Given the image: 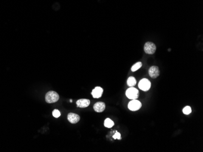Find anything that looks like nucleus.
<instances>
[{"instance_id":"obj_1","label":"nucleus","mask_w":203,"mask_h":152,"mask_svg":"<svg viewBox=\"0 0 203 152\" xmlns=\"http://www.w3.org/2000/svg\"><path fill=\"white\" fill-rule=\"evenodd\" d=\"M59 99L58 94L54 91L48 92L45 96V100L48 103H54L58 101Z\"/></svg>"},{"instance_id":"obj_2","label":"nucleus","mask_w":203,"mask_h":152,"mask_svg":"<svg viewBox=\"0 0 203 152\" xmlns=\"http://www.w3.org/2000/svg\"><path fill=\"white\" fill-rule=\"evenodd\" d=\"M139 93L138 89L133 87L128 89L126 91V96L130 99H137L139 97Z\"/></svg>"},{"instance_id":"obj_3","label":"nucleus","mask_w":203,"mask_h":152,"mask_svg":"<svg viewBox=\"0 0 203 152\" xmlns=\"http://www.w3.org/2000/svg\"><path fill=\"white\" fill-rule=\"evenodd\" d=\"M128 108L131 111H137L142 107L141 102L137 99H132L128 105Z\"/></svg>"},{"instance_id":"obj_4","label":"nucleus","mask_w":203,"mask_h":152,"mask_svg":"<svg viewBox=\"0 0 203 152\" xmlns=\"http://www.w3.org/2000/svg\"><path fill=\"white\" fill-rule=\"evenodd\" d=\"M156 50V45L152 42H147L144 45V51L147 54L152 55Z\"/></svg>"},{"instance_id":"obj_5","label":"nucleus","mask_w":203,"mask_h":152,"mask_svg":"<svg viewBox=\"0 0 203 152\" xmlns=\"http://www.w3.org/2000/svg\"><path fill=\"white\" fill-rule=\"evenodd\" d=\"M151 87V83L150 81L146 79V78H144L142 80H141L139 83V88L143 90V91H148Z\"/></svg>"},{"instance_id":"obj_6","label":"nucleus","mask_w":203,"mask_h":152,"mask_svg":"<svg viewBox=\"0 0 203 152\" xmlns=\"http://www.w3.org/2000/svg\"><path fill=\"white\" fill-rule=\"evenodd\" d=\"M148 73L150 77L152 78H156L157 77H159V75L160 74L159 69L158 66H151L148 70Z\"/></svg>"},{"instance_id":"obj_7","label":"nucleus","mask_w":203,"mask_h":152,"mask_svg":"<svg viewBox=\"0 0 203 152\" xmlns=\"http://www.w3.org/2000/svg\"><path fill=\"white\" fill-rule=\"evenodd\" d=\"M80 117L79 115H77L76 113H70L67 115V120L71 124H76L80 121Z\"/></svg>"},{"instance_id":"obj_8","label":"nucleus","mask_w":203,"mask_h":152,"mask_svg":"<svg viewBox=\"0 0 203 152\" xmlns=\"http://www.w3.org/2000/svg\"><path fill=\"white\" fill-rule=\"evenodd\" d=\"M94 110L98 113L102 112L105 109V104L103 102H98L94 105Z\"/></svg>"},{"instance_id":"obj_9","label":"nucleus","mask_w":203,"mask_h":152,"mask_svg":"<svg viewBox=\"0 0 203 152\" xmlns=\"http://www.w3.org/2000/svg\"><path fill=\"white\" fill-rule=\"evenodd\" d=\"M104 90L100 87H96L92 91V95L94 98H99L102 95Z\"/></svg>"},{"instance_id":"obj_10","label":"nucleus","mask_w":203,"mask_h":152,"mask_svg":"<svg viewBox=\"0 0 203 152\" xmlns=\"http://www.w3.org/2000/svg\"><path fill=\"white\" fill-rule=\"evenodd\" d=\"M77 106L80 108H85L90 104V101L87 99H80L76 102Z\"/></svg>"},{"instance_id":"obj_11","label":"nucleus","mask_w":203,"mask_h":152,"mask_svg":"<svg viewBox=\"0 0 203 152\" xmlns=\"http://www.w3.org/2000/svg\"><path fill=\"white\" fill-rule=\"evenodd\" d=\"M136 84V80L135 79L134 77H130L128 80H127V85L131 87H134L135 85Z\"/></svg>"},{"instance_id":"obj_12","label":"nucleus","mask_w":203,"mask_h":152,"mask_svg":"<svg viewBox=\"0 0 203 152\" xmlns=\"http://www.w3.org/2000/svg\"><path fill=\"white\" fill-rule=\"evenodd\" d=\"M114 122L110 118H107L104 122V126L107 128H111L114 126Z\"/></svg>"},{"instance_id":"obj_13","label":"nucleus","mask_w":203,"mask_h":152,"mask_svg":"<svg viewBox=\"0 0 203 152\" xmlns=\"http://www.w3.org/2000/svg\"><path fill=\"white\" fill-rule=\"evenodd\" d=\"M142 66V63L141 62H136V64H134L132 67H131V71H136V70H139L141 67Z\"/></svg>"},{"instance_id":"obj_14","label":"nucleus","mask_w":203,"mask_h":152,"mask_svg":"<svg viewBox=\"0 0 203 152\" xmlns=\"http://www.w3.org/2000/svg\"><path fill=\"white\" fill-rule=\"evenodd\" d=\"M183 111L184 114H185V115H189V114L192 112L191 107H189V106H186V107H184L183 108Z\"/></svg>"},{"instance_id":"obj_15","label":"nucleus","mask_w":203,"mask_h":152,"mask_svg":"<svg viewBox=\"0 0 203 152\" xmlns=\"http://www.w3.org/2000/svg\"><path fill=\"white\" fill-rule=\"evenodd\" d=\"M52 115L53 116L55 117V118H58L60 117L61 115V113L60 112V111H58V110H54L53 111H52Z\"/></svg>"},{"instance_id":"obj_16","label":"nucleus","mask_w":203,"mask_h":152,"mask_svg":"<svg viewBox=\"0 0 203 152\" xmlns=\"http://www.w3.org/2000/svg\"><path fill=\"white\" fill-rule=\"evenodd\" d=\"M113 138L114 139H120V138H121V135H120V134L119 133V132H116L114 135H113Z\"/></svg>"}]
</instances>
